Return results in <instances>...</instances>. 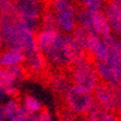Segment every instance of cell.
<instances>
[{
  "mask_svg": "<svg viewBox=\"0 0 121 121\" xmlns=\"http://www.w3.org/2000/svg\"><path fill=\"white\" fill-rule=\"evenodd\" d=\"M4 47V40H3V35H2V31H1V26H0V51L3 49Z\"/></svg>",
  "mask_w": 121,
  "mask_h": 121,
  "instance_id": "cell-26",
  "label": "cell"
},
{
  "mask_svg": "<svg viewBox=\"0 0 121 121\" xmlns=\"http://www.w3.org/2000/svg\"><path fill=\"white\" fill-rule=\"evenodd\" d=\"M23 105H24V107H25L26 109L34 113H37L42 109V105H40L39 101L37 100L35 97L30 96V95L24 97V99H23Z\"/></svg>",
  "mask_w": 121,
  "mask_h": 121,
  "instance_id": "cell-21",
  "label": "cell"
},
{
  "mask_svg": "<svg viewBox=\"0 0 121 121\" xmlns=\"http://www.w3.org/2000/svg\"><path fill=\"white\" fill-rule=\"evenodd\" d=\"M50 83H51L52 91H54L55 93L59 94V95H65L67 91L72 85L70 80L68 79L65 75H63V74L54 75L50 80Z\"/></svg>",
  "mask_w": 121,
  "mask_h": 121,
  "instance_id": "cell-18",
  "label": "cell"
},
{
  "mask_svg": "<svg viewBox=\"0 0 121 121\" xmlns=\"http://www.w3.org/2000/svg\"><path fill=\"white\" fill-rule=\"evenodd\" d=\"M63 48H65V54L67 57L69 67L73 68L78 63L86 58L85 56V51L81 48V46L78 44L73 35H71L70 33H67L63 35Z\"/></svg>",
  "mask_w": 121,
  "mask_h": 121,
  "instance_id": "cell-8",
  "label": "cell"
},
{
  "mask_svg": "<svg viewBox=\"0 0 121 121\" xmlns=\"http://www.w3.org/2000/svg\"><path fill=\"white\" fill-rule=\"evenodd\" d=\"M14 8L28 28L36 34L40 24V10L38 0H11Z\"/></svg>",
  "mask_w": 121,
  "mask_h": 121,
  "instance_id": "cell-4",
  "label": "cell"
},
{
  "mask_svg": "<svg viewBox=\"0 0 121 121\" xmlns=\"http://www.w3.org/2000/svg\"><path fill=\"white\" fill-rule=\"evenodd\" d=\"M79 1H80V0H79Z\"/></svg>",
  "mask_w": 121,
  "mask_h": 121,
  "instance_id": "cell-29",
  "label": "cell"
},
{
  "mask_svg": "<svg viewBox=\"0 0 121 121\" xmlns=\"http://www.w3.org/2000/svg\"><path fill=\"white\" fill-rule=\"evenodd\" d=\"M24 51L21 47H7L0 51V65L9 68L24 63Z\"/></svg>",
  "mask_w": 121,
  "mask_h": 121,
  "instance_id": "cell-11",
  "label": "cell"
},
{
  "mask_svg": "<svg viewBox=\"0 0 121 121\" xmlns=\"http://www.w3.org/2000/svg\"><path fill=\"white\" fill-rule=\"evenodd\" d=\"M6 119V115H4V111H3V107L2 105H0V121H4Z\"/></svg>",
  "mask_w": 121,
  "mask_h": 121,
  "instance_id": "cell-27",
  "label": "cell"
},
{
  "mask_svg": "<svg viewBox=\"0 0 121 121\" xmlns=\"http://www.w3.org/2000/svg\"><path fill=\"white\" fill-rule=\"evenodd\" d=\"M106 61L116 68L121 75V40L117 39L112 46L108 48V57Z\"/></svg>",
  "mask_w": 121,
  "mask_h": 121,
  "instance_id": "cell-17",
  "label": "cell"
},
{
  "mask_svg": "<svg viewBox=\"0 0 121 121\" xmlns=\"http://www.w3.org/2000/svg\"><path fill=\"white\" fill-rule=\"evenodd\" d=\"M94 60L95 59L85 58L83 61L72 68V80L74 84L91 93L99 81L94 65Z\"/></svg>",
  "mask_w": 121,
  "mask_h": 121,
  "instance_id": "cell-2",
  "label": "cell"
},
{
  "mask_svg": "<svg viewBox=\"0 0 121 121\" xmlns=\"http://www.w3.org/2000/svg\"><path fill=\"white\" fill-rule=\"evenodd\" d=\"M105 15L107 17L111 30L121 36V8L117 7L112 2H108Z\"/></svg>",
  "mask_w": 121,
  "mask_h": 121,
  "instance_id": "cell-13",
  "label": "cell"
},
{
  "mask_svg": "<svg viewBox=\"0 0 121 121\" xmlns=\"http://www.w3.org/2000/svg\"><path fill=\"white\" fill-rule=\"evenodd\" d=\"M4 96H6V94H4V91H3V88L0 86V101L4 98Z\"/></svg>",
  "mask_w": 121,
  "mask_h": 121,
  "instance_id": "cell-28",
  "label": "cell"
},
{
  "mask_svg": "<svg viewBox=\"0 0 121 121\" xmlns=\"http://www.w3.org/2000/svg\"><path fill=\"white\" fill-rule=\"evenodd\" d=\"M88 52L92 55L95 60H107L108 49L104 43L99 38L98 34L92 32L88 40Z\"/></svg>",
  "mask_w": 121,
  "mask_h": 121,
  "instance_id": "cell-12",
  "label": "cell"
},
{
  "mask_svg": "<svg viewBox=\"0 0 121 121\" xmlns=\"http://www.w3.org/2000/svg\"><path fill=\"white\" fill-rule=\"evenodd\" d=\"M0 86L3 88L6 96L13 98L17 95V85L14 83L13 78L9 72L8 68L1 65H0Z\"/></svg>",
  "mask_w": 121,
  "mask_h": 121,
  "instance_id": "cell-14",
  "label": "cell"
},
{
  "mask_svg": "<svg viewBox=\"0 0 121 121\" xmlns=\"http://www.w3.org/2000/svg\"><path fill=\"white\" fill-rule=\"evenodd\" d=\"M42 25L43 30H51V31H59L60 27L57 21L56 14L52 10H46V12L43 15V20H42Z\"/></svg>",
  "mask_w": 121,
  "mask_h": 121,
  "instance_id": "cell-19",
  "label": "cell"
},
{
  "mask_svg": "<svg viewBox=\"0 0 121 121\" xmlns=\"http://www.w3.org/2000/svg\"><path fill=\"white\" fill-rule=\"evenodd\" d=\"M11 0H0V12L2 11L3 9L8 6L9 3H11Z\"/></svg>",
  "mask_w": 121,
  "mask_h": 121,
  "instance_id": "cell-25",
  "label": "cell"
},
{
  "mask_svg": "<svg viewBox=\"0 0 121 121\" xmlns=\"http://www.w3.org/2000/svg\"><path fill=\"white\" fill-rule=\"evenodd\" d=\"M37 115H38V120H42V121H49V120H51V116H50V113L48 112L47 109L42 108V109L37 112Z\"/></svg>",
  "mask_w": 121,
  "mask_h": 121,
  "instance_id": "cell-23",
  "label": "cell"
},
{
  "mask_svg": "<svg viewBox=\"0 0 121 121\" xmlns=\"http://www.w3.org/2000/svg\"><path fill=\"white\" fill-rule=\"evenodd\" d=\"M94 65L98 79L112 90L118 92L121 88V75L117 69L106 60H94Z\"/></svg>",
  "mask_w": 121,
  "mask_h": 121,
  "instance_id": "cell-7",
  "label": "cell"
},
{
  "mask_svg": "<svg viewBox=\"0 0 121 121\" xmlns=\"http://www.w3.org/2000/svg\"><path fill=\"white\" fill-rule=\"evenodd\" d=\"M117 91L112 90L101 81L97 82L92 92L93 98L99 107L115 116L117 115Z\"/></svg>",
  "mask_w": 121,
  "mask_h": 121,
  "instance_id": "cell-6",
  "label": "cell"
},
{
  "mask_svg": "<svg viewBox=\"0 0 121 121\" xmlns=\"http://www.w3.org/2000/svg\"><path fill=\"white\" fill-rule=\"evenodd\" d=\"M117 115L120 116L119 119H121V88L117 94Z\"/></svg>",
  "mask_w": 121,
  "mask_h": 121,
  "instance_id": "cell-24",
  "label": "cell"
},
{
  "mask_svg": "<svg viewBox=\"0 0 121 121\" xmlns=\"http://www.w3.org/2000/svg\"><path fill=\"white\" fill-rule=\"evenodd\" d=\"M91 33L92 32L88 31L87 28H85L84 26L76 24L73 30V37L75 38L78 44L81 46L82 49L85 51V56L88 57V58H93L92 55L88 52V40H90Z\"/></svg>",
  "mask_w": 121,
  "mask_h": 121,
  "instance_id": "cell-16",
  "label": "cell"
},
{
  "mask_svg": "<svg viewBox=\"0 0 121 121\" xmlns=\"http://www.w3.org/2000/svg\"><path fill=\"white\" fill-rule=\"evenodd\" d=\"M54 12L60 30L72 33L76 25V11L68 0H54Z\"/></svg>",
  "mask_w": 121,
  "mask_h": 121,
  "instance_id": "cell-5",
  "label": "cell"
},
{
  "mask_svg": "<svg viewBox=\"0 0 121 121\" xmlns=\"http://www.w3.org/2000/svg\"><path fill=\"white\" fill-rule=\"evenodd\" d=\"M24 63L27 72L38 74L44 72L46 67V57L42 52L38 46L24 52Z\"/></svg>",
  "mask_w": 121,
  "mask_h": 121,
  "instance_id": "cell-10",
  "label": "cell"
},
{
  "mask_svg": "<svg viewBox=\"0 0 121 121\" xmlns=\"http://www.w3.org/2000/svg\"><path fill=\"white\" fill-rule=\"evenodd\" d=\"M44 56L46 59L50 61V63L55 65L58 68H70L68 63L67 57L65 54V48H63V37L61 33L58 35L55 43L50 46V48L44 52Z\"/></svg>",
  "mask_w": 121,
  "mask_h": 121,
  "instance_id": "cell-9",
  "label": "cell"
},
{
  "mask_svg": "<svg viewBox=\"0 0 121 121\" xmlns=\"http://www.w3.org/2000/svg\"><path fill=\"white\" fill-rule=\"evenodd\" d=\"M82 1L84 8L90 12L100 11L103 9V1L101 0H80Z\"/></svg>",
  "mask_w": 121,
  "mask_h": 121,
  "instance_id": "cell-22",
  "label": "cell"
},
{
  "mask_svg": "<svg viewBox=\"0 0 121 121\" xmlns=\"http://www.w3.org/2000/svg\"><path fill=\"white\" fill-rule=\"evenodd\" d=\"M65 96L67 108L76 116H85L93 101V95L91 92L83 90L75 84L71 85Z\"/></svg>",
  "mask_w": 121,
  "mask_h": 121,
  "instance_id": "cell-3",
  "label": "cell"
},
{
  "mask_svg": "<svg viewBox=\"0 0 121 121\" xmlns=\"http://www.w3.org/2000/svg\"><path fill=\"white\" fill-rule=\"evenodd\" d=\"M78 21L79 24L82 26H84L85 28H87L91 32H95L93 27V22H92V17H91V12L87 11L86 9H82L78 14ZM96 33V32H95Z\"/></svg>",
  "mask_w": 121,
  "mask_h": 121,
  "instance_id": "cell-20",
  "label": "cell"
},
{
  "mask_svg": "<svg viewBox=\"0 0 121 121\" xmlns=\"http://www.w3.org/2000/svg\"><path fill=\"white\" fill-rule=\"evenodd\" d=\"M91 17H92V22H93V27L94 31L99 35H105L111 32V27H110L109 23L105 12L103 10L96 12H91Z\"/></svg>",
  "mask_w": 121,
  "mask_h": 121,
  "instance_id": "cell-15",
  "label": "cell"
},
{
  "mask_svg": "<svg viewBox=\"0 0 121 121\" xmlns=\"http://www.w3.org/2000/svg\"><path fill=\"white\" fill-rule=\"evenodd\" d=\"M0 26L6 47H21L23 30L26 26L13 3H9L0 12Z\"/></svg>",
  "mask_w": 121,
  "mask_h": 121,
  "instance_id": "cell-1",
  "label": "cell"
}]
</instances>
